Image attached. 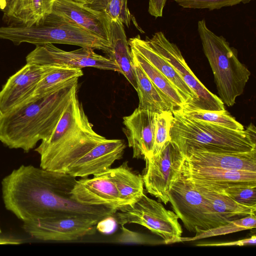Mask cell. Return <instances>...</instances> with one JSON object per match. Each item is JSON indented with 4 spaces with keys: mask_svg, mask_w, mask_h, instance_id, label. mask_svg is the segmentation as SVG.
Here are the masks:
<instances>
[{
    "mask_svg": "<svg viewBox=\"0 0 256 256\" xmlns=\"http://www.w3.org/2000/svg\"><path fill=\"white\" fill-rule=\"evenodd\" d=\"M172 118L173 114L171 112L157 114L152 156L158 154L165 144L170 140V131Z\"/></svg>",
    "mask_w": 256,
    "mask_h": 256,
    "instance_id": "31",
    "label": "cell"
},
{
    "mask_svg": "<svg viewBox=\"0 0 256 256\" xmlns=\"http://www.w3.org/2000/svg\"><path fill=\"white\" fill-rule=\"evenodd\" d=\"M54 0H32L33 24L52 12Z\"/></svg>",
    "mask_w": 256,
    "mask_h": 256,
    "instance_id": "34",
    "label": "cell"
},
{
    "mask_svg": "<svg viewBox=\"0 0 256 256\" xmlns=\"http://www.w3.org/2000/svg\"><path fill=\"white\" fill-rule=\"evenodd\" d=\"M198 32L204 52L212 71L219 98L232 106L244 92L250 72L238 60V51L222 36L210 30L203 18L198 22Z\"/></svg>",
    "mask_w": 256,
    "mask_h": 256,
    "instance_id": "6",
    "label": "cell"
},
{
    "mask_svg": "<svg viewBox=\"0 0 256 256\" xmlns=\"http://www.w3.org/2000/svg\"><path fill=\"white\" fill-rule=\"evenodd\" d=\"M256 227V214L230 220L228 223L206 230H198L193 238H182L180 242L192 241L214 236L224 235L246 230H252Z\"/></svg>",
    "mask_w": 256,
    "mask_h": 256,
    "instance_id": "29",
    "label": "cell"
},
{
    "mask_svg": "<svg viewBox=\"0 0 256 256\" xmlns=\"http://www.w3.org/2000/svg\"><path fill=\"white\" fill-rule=\"evenodd\" d=\"M2 232L1 229L0 228V233Z\"/></svg>",
    "mask_w": 256,
    "mask_h": 256,
    "instance_id": "41",
    "label": "cell"
},
{
    "mask_svg": "<svg viewBox=\"0 0 256 256\" xmlns=\"http://www.w3.org/2000/svg\"><path fill=\"white\" fill-rule=\"evenodd\" d=\"M126 148L124 140L106 139L72 164L66 174L76 178H86L104 172L122 158Z\"/></svg>",
    "mask_w": 256,
    "mask_h": 256,
    "instance_id": "17",
    "label": "cell"
},
{
    "mask_svg": "<svg viewBox=\"0 0 256 256\" xmlns=\"http://www.w3.org/2000/svg\"><path fill=\"white\" fill-rule=\"evenodd\" d=\"M110 49L108 58L118 66L123 74L136 90V80L130 48L127 40L124 24L116 20L110 22Z\"/></svg>",
    "mask_w": 256,
    "mask_h": 256,
    "instance_id": "21",
    "label": "cell"
},
{
    "mask_svg": "<svg viewBox=\"0 0 256 256\" xmlns=\"http://www.w3.org/2000/svg\"><path fill=\"white\" fill-rule=\"evenodd\" d=\"M194 185L205 198L214 216L222 224L234 220V218H240L256 214V206L242 204L217 192Z\"/></svg>",
    "mask_w": 256,
    "mask_h": 256,
    "instance_id": "22",
    "label": "cell"
},
{
    "mask_svg": "<svg viewBox=\"0 0 256 256\" xmlns=\"http://www.w3.org/2000/svg\"><path fill=\"white\" fill-rule=\"evenodd\" d=\"M184 156L188 162L200 166L230 170L256 172V149L237 152L192 150Z\"/></svg>",
    "mask_w": 256,
    "mask_h": 256,
    "instance_id": "19",
    "label": "cell"
},
{
    "mask_svg": "<svg viewBox=\"0 0 256 256\" xmlns=\"http://www.w3.org/2000/svg\"><path fill=\"white\" fill-rule=\"evenodd\" d=\"M77 180L63 172L22 165L2 180L6 208L23 222L59 216H77L98 221L116 211L103 206H86L71 198Z\"/></svg>",
    "mask_w": 256,
    "mask_h": 256,
    "instance_id": "1",
    "label": "cell"
},
{
    "mask_svg": "<svg viewBox=\"0 0 256 256\" xmlns=\"http://www.w3.org/2000/svg\"><path fill=\"white\" fill-rule=\"evenodd\" d=\"M184 160V155L171 140L158 154L146 159L142 177L148 192L166 204L171 184L181 172Z\"/></svg>",
    "mask_w": 256,
    "mask_h": 256,
    "instance_id": "10",
    "label": "cell"
},
{
    "mask_svg": "<svg viewBox=\"0 0 256 256\" xmlns=\"http://www.w3.org/2000/svg\"><path fill=\"white\" fill-rule=\"evenodd\" d=\"M108 172L126 207L134 204L140 200L144 194L142 177L134 172L127 162L118 167L110 168Z\"/></svg>",
    "mask_w": 256,
    "mask_h": 256,
    "instance_id": "23",
    "label": "cell"
},
{
    "mask_svg": "<svg viewBox=\"0 0 256 256\" xmlns=\"http://www.w3.org/2000/svg\"><path fill=\"white\" fill-rule=\"evenodd\" d=\"M71 198L83 205L103 206L116 212L126 207L108 170L92 178H82L77 180L71 191Z\"/></svg>",
    "mask_w": 256,
    "mask_h": 256,
    "instance_id": "13",
    "label": "cell"
},
{
    "mask_svg": "<svg viewBox=\"0 0 256 256\" xmlns=\"http://www.w3.org/2000/svg\"><path fill=\"white\" fill-rule=\"evenodd\" d=\"M183 8L208 9L210 10L232 6L240 3L246 4L254 0H174Z\"/></svg>",
    "mask_w": 256,
    "mask_h": 256,
    "instance_id": "32",
    "label": "cell"
},
{
    "mask_svg": "<svg viewBox=\"0 0 256 256\" xmlns=\"http://www.w3.org/2000/svg\"><path fill=\"white\" fill-rule=\"evenodd\" d=\"M74 0V1H76V2H82V4H86V3H88L90 0Z\"/></svg>",
    "mask_w": 256,
    "mask_h": 256,
    "instance_id": "39",
    "label": "cell"
},
{
    "mask_svg": "<svg viewBox=\"0 0 256 256\" xmlns=\"http://www.w3.org/2000/svg\"><path fill=\"white\" fill-rule=\"evenodd\" d=\"M106 140L93 129L76 94L52 134L34 150L40 156L41 168L66 173L72 164Z\"/></svg>",
    "mask_w": 256,
    "mask_h": 256,
    "instance_id": "3",
    "label": "cell"
},
{
    "mask_svg": "<svg viewBox=\"0 0 256 256\" xmlns=\"http://www.w3.org/2000/svg\"><path fill=\"white\" fill-rule=\"evenodd\" d=\"M116 222L114 218L112 216H110L99 221L96 228L102 233L109 234L114 230Z\"/></svg>",
    "mask_w": 256,
    "mask_h": 256,
    "instance_id": "37",
    "label": "cell"
},
{
    "mask_svg": "<svg viewBox=\"0 0 256 256\" xmlns=\"http://www.w3.org/2000/svg\"><path fill=\"white\" fill-rule=\"evenodd\" d=\"M256 243V236H252L250 238L244 239L230 242H216V243H204L197 244L196 246H246L254 245Z\"/></svg>",
    "mask_w": 256,
    "mask_h": 256,
    "instance_id": "35",
    "label": "cell"
},
{
    "mask_svg": "<svg viewBox=\"0 0 256 256\" xmlns=\"http://www.w3.org/2000/svg\"><path fill=\"white\" fill-rule=\"evenodd\" d=\"M78 78L42 96H32L2 115L0 141L10 148L28 152L52 134L77 94Z\"/></svg>",
    "mask_w": 256,
    "mask_h": 256,
    "instance_id": "2",
    "label": "cell"
},
{
    "mask_svg": "<svg viewBox=\"0 0 256 256\" xmlns=\"http://www.w3.org/2000/svg\"><path fill=\"white\" fill-rule=\"evenodd\" d=\"M2 112H1L0 110V124H1V122H2Z\"/></svg>",
    "mask_w": 256,
    "mask_h": 256,
    "instance_id": "40",
    "label": "cell"
},
{
    "mask_svg": "<svg viewBox=\"0 0 256 256\" xmlns=\"http://www.w3.org/2000/svg\"><path fill=\"white\" fill-rule=\"evenodd\" d=\"M154 48L162 55L196 96V100L188 110L220 111L224 104L216 95L207 89L194 75L187 64L178 46L171 42L162 32L146 37Z\"/></svg>",
    "mask_w": 256,
    "mask_h": 256,
    "instance_id": "9",
    "label": "cell"
},
{
    "mask_svg": "<svg viewBox=\"0 0 256 256\" xmlns=\"http://www.w3.org/2000/svg\"><path fill=\"white\" fill-rule=\"evenodd\" d=\"M86 6L104 14L110 22L119 21L128 27L134 24L140 31L128 6V0H90Z\"/></svg>",
    "mask_w": 256,
    "mask_h": 256,
    "instance_id": "27",
    "label": "cell"
},
{
    "mask_svg": "<svg viewBox=\"0 0 256 256\" xmlns=\"http://www.w3.org/2000/svg\"><path fill=\"white\" fill-rule=\"evenodd\" d=\"M168 202L186 228L196 233L222 225L216 218L205 198L181 172L168 192Z\"/></svg>",
    "mask_w": 256,
    "mask_h": 256,
    "instance_id": "8",
    "label": "cell"
},
{
    "mask_svg": "<svg viewBox=\"0 0 256 256\" xmlns=\"http://www.w3.org/2000/svg\"><path fill=\"white\" fill-rule=\"evenodd\" d=\"M182 172L192 184L214 191L236 186H256V172L202 167L186 160Z\"/></svg>",
    "mask_w": 256,
    "mask_h": 256,
    "instance_id": "15",
    "label": "cell"
},
{
    "mask_svg": "<svg viewBox=\"0 0 256 256\" xmlns=\"http://www.w3.org/2000/svg\"><path fill=\"white\" fill-rule=\"evenodd\" d=\"M52 12L72 20L110 43V21L103 13L73 0H55Z\"/></svg>",
    "mask_w": 256,
    "mask_h": 256,
    "instance_id": "18",
    "label": "cell"
},
{
    "mask_svg": "<svg viewBox=\"0 0 256 256\" xmlns=\"http://www.w3.org/2000/svg\"><path fill=\"white\" fill-rule=\"evenodd\" d=\"M0 38L16 45L28 42L36 46L48 44L74 45L98 50L107 54L110 43L82 28L72 20L52 12L30 25L0 26Z\"/></svg>",
    "mask_w": 256,
    "mask_h": 256,
    "instance_id": "5",
    "label": "cell"
},
{
    "mask_svg": "<svg viewBox=\"0 0 256 256\" xmlns=\"http://www.w3.org/2000/svg\"><path fill=\"white\" fill-rule=\"evenodd\" d=\"M83 76L82 68L57 66L39 81L32 96L46 94L68 82Z\"/></svg>",
    "mask_w": 256,
    "mask_h": 256,
    "instance_id": "26",
    "label": "cell"
},
{
    "mask_svg": "<svg viewBox=\"0 0 256 256\" xmlns=\"http://www.w3.org/2000/svg\"><path fill=\"white\" fill-rule=\"evenodd\" d=\"M56 66L26 63L10 76L0 92V110L2 114L30 98L41 78Z\"/></svg>",
    "mask_w": 256,
    "mask_h": 256,
    "instance_id": "14",
    "label": "cell"
},
{
    "mask_svg": "<svg viewBox=\"0 0 256 256\" xmlns=\"http://www.w3.org/2000/svg\"><path fill=\"white\" fill-rule=\"evenodd\" d=\"M134 64L137 84L136 91L139 99L138 108L148 110L158 114L164 112H172L173 108L172 104L153 84L140 66Z\"/></svg>",
    "mask_w": 256,
    "mask_h": 256,
    "instance_id": "24",
    "label": "cell"
},
{
    "mask_svg": "<svg viewBox=\"0 0 256 256\" xmlns=\"http://www.w3.org/2000/svg\"><path fill=\"white\" fill-rule=\"evenodd\" d=\"M170 140L185 155L192 150L237 152L256 149V128L236 130L211 122L186 118L172 112Z\"/></svg>",
    "mask_w": 256,
    "mask_h": 256,
    "instance_id": "4",
    "label": "cell"
},
{
    "mask_svg": "<svg viewBox=\"0 0 256 256\" xmlns=\"http://www.w3.org/2000/svg\"><path fill=\"white\" fill-rule=\"evenodd\" d=\"M99 221L77 216H59L23 222L22 228L42 241L70 242L94 234Z\"/></svg>",
    "mask_w": 256,
    "mask_h": 256,
    "instance_id": "11",
    "label": "cell"
},
{
    "mask_svg": "<svg viewBox=\"0 0 256 256\" xmlns=\"http://www.w3.org/2000/svg\"><path fill=\"white\" fill-rule=\"evenodd\" d=\"M157 114L137 108L123 117L122 132L132 149L133 158L145 160L152 156Z\"/></svg>",
    "mask_w": 256,
    "mask_h": 256,
    "instance_id": "16",
    "label": "cell"
},
{
    "mask_svg": "<svg viewBox=\"0 0 256 256\" xmlns=\"http://www.w3.org/2000/svg\"><path fill=\"white\" fill-rule=\"evenodd\" d=\"M166 1L167 0H149L148 13L155 18L162 17Z\"/></svg>",
    "mask_w": 256,
    "mask_h": 256,
    "instance_id": "36",
    "label": "cell"
},
{
    "mask_svg": "<svg viewBox=\"0 0 256 256\" xmlns=\"http://www.w3.org/2000/svg\"><path fill=\"white\" fill-rule=\"evenodd\" d=\"M128 42L130 48L142 56L176 88L185 103L182 110L190 109L196 100V96L170 63L154 48L147 38L142 40L137 35L129 39Z\"/></svg>",
    "mask_w": 256,
    "mask_h": 256,
    "instance_id": "20",
    "label": "cell"
},
{
    "mask_svg": "<svg viewBox=\"0 0 256 256\" xmlns=\"http://www.w3.org/2000/svg\"><path fill=\"white\" fill-rule=\"evenodd\" d=\"M122 228L123 233L122 234L121 238L119 240L122 242H130L144 244L146 242V240L141 234L130 231L125 228L124 226H121Z\"/></svg>",
    "mask_w": 256,
    "mask_h": 256,
    "instance_id": "38",
    "label": "cell"
},
{
    "mask_svg": "<svg viewBox=\"0 0 256 256\" xmlns=\"http://www.w3.org/2000/svg\"><path fill=\"white\" fill-rule=\"evenodd\" d=\"M26 62L40 66L80 68L92 67L120 73L119 68L114 61L96 54L94 49L86 47H80L72 51H66L52 44L36 46L26 56Z\"/></svg>",
    "mask_w": 256,
    "mask_h": 256,
    "instance_id": "12",
    "label": "cell"
},
{
    "mask_svg": "<svg viewBox=\"0 0 256 256\" xmlns=\"http://www.w3.org/2000/svg\"><path fill=\"white\" fill-rule=\"evenodd\" d=\"M130 51L133 62L140 66L153 84L172 104L173 112L182 110L185 103L176 88L162 74L142 56L132 48Z\"/></svg>",
    "mask_w": 256,
    "mask_h": 256,
    "instance_id": "25",
    "label": "cell"
},
{
    "mask_svg": "<svg viewBox=\"0 0 256 256\" xmlns=\"http://www.w3.org/2000/svg\"><path fill=\"white\" fill-rule=\"evenodd\" d=\"M112 216L121 226L136 224L145 226L161 237L165 244L180 242L182 238V226L174 212L144 194L134 204L116 212Z\"/></svg>",
    "mask_w": 256,
    "mask_h": 256,
    "instance_id": "7",
    "label": "cell"
},
{
    "mask_svg": "<svg viewBox=\"0 0 256 256\" xmlns=\"http://www.w3.org/2000/svg\"><path fill=\"white\" fill-rule=\"evenodd\" d=\"M216 192L242 204L256 206V186H236Z\"/></svg>",
    "mask_w": 256,
    "mask_h": 256,
    "instance_id": "33",
    "label": "cell"
},
{
    "mask_svg": "<svg viewBox=\"0 0 256 256\" xmlns=\"http://www.w3.org/2000/svg\"><path fill=\"white\" fill-rule=\"evenodd\" d=\"M32 0H0L2 20L8 26L33 24Z\"/></svg>",
    "mask_w": 256,
    "mask_h": 256,
    "instance_id": "28",
    "label": "cell"
},
{
    "mask_svg": "<svg viewBox=\"0 0 256 256\" xmlns=\"http://www.w3.org/2000/svg\"><path fill=\"white\" fill-rule=\"evenodd\" d=\"M176 112L188 118L211 122L234 130H244V126L226 110L220 111L182 110Z\"/></svg>",
    "mask_w": 256,
    "mask_h": 256,
    "instance_id": "30",
    "label": "cell"
}]
</instances>
